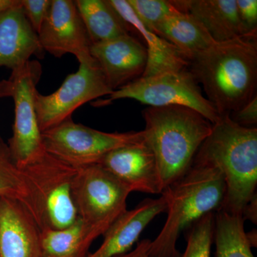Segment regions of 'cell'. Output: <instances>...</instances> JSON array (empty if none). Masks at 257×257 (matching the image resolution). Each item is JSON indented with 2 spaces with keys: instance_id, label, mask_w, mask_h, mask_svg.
<instances>
[{
  "instance_id": "obj_1",
  "label": "cell",
  "mask_w": 257,
  "mask_h": 257,
  "mask_svg": "<svg viewBox=\"0 0 257 257\" xmlns=\"http://www.w3.org/2000/svg\"><path fill=\"white\" fill-rule=\"evenodd\" d=\"M188 69L219 116L239 110L257 96L256 35L215 42L191 57Z\"/></svg>"
},
{
  "instance_id": "obj_2",
  "label": "cell",
  "mask_w": 257,
  "mask_h": 257,
  "mask_svg": "<svg viewBox=\"0 0 257 257\" xmlns=\"http://www.w3.org/2000/svg\"><path fill=\"white\" fill-rule=\"evenodd\" d=\"M193 162L220 171L226 188L221 209L242 216L243 207L256 194L257 128L238 124L230 114L220 116Z\"/></svg>"
},
{
  "instance_id": "obj_3",
  "label": "cell",
  "mask_w": 257,
  "mask_h": 257,
  "mask_svg": "<svg viewBox=\"0 0 257 257\" xmlns=\"http://www.w3.org/2000/svg\"><path fill=\"white\" fill-rule=\"evenodd\" d=\"M143 116L144 140L156 158L164 191L192 167L213 124L198 111L181 105L148 106Z\"/></svg>"
},
{
  "instance_id": "obj_4",
  "label": "cell",
  "mask_w": 257,
  "mask_h": 257,
  "mask_svg": "<svg viewBox=\"0 0 257 257\" xmlns=\"http://www.w3.org/2000/svg\"><path fill=\"white\" fill-rule=\"evenodd\" d=\"M226 184L220 171L212 166L193 162L182 177L164 189L167 217L156 239L151 241L152 257H180L177 241L183 230L209 213L221 210Z\"/></svg>"
},
{
  "instance_id": "obj_5",
  "label": "cell",
  "mask_w": 257,
  "mask_h": 257,
  "mask_svg": "<svg viewBox=\"0 0 257 257\" xmlns=\"http://www.w3.org/2000/svg\"><path fill=\"white\" fill-rule=\"evenodd\" d=\"M78 167L45 152L23 170L28 205L40 231L64 229L78 219L73 186Z\"/></svg>"
},
{
  "instance_id": "obj_6",
  "label": "cell",
  "mask_w": 257,
  "mask_h": 257,
  "mask_svg": "<svg viewBox=\"0 0 257 257\" xmlns=\"http://www.w3.org/2000/svg\"><path fill=\"white\" fill-rule=\"evenodd\" d=\"M42 65L29 60L13 69L10 77L0 82V98H13L15 121L8 146L20 170L45 155L42 133L39 127L35 96L42 76Z\"/></svg>"
},
{
  "instance_id": "obj_7",
  "label": "cell",
  "mask_w": 257,
  "mask_h": 257,
  "mask_svg": "<svg viewBox=\"0 0 257 257\" xmlns=\"http://www.w3.org/2000/svg\"><path fill=\"white\" fill-rule=\"evenodd\" d=\"M79 219L96 239L124 214L131 191L99 164L78 167L73 186Z\"/></svg>"
},
{
  "instance_id": "obj_8",
  "label": "cell",
  "mask_w": 257,
  "mask_h": 257,
  "mask_svg": "<svg viewBox=\"0 0 257 257\" xmlns=\"http://www.w3.org/2000/svg\"><path fill=\"white\" fill-rule=\"evenodd\" d=\"M126 98L153 107L187 106L200 113L212 124L220 119L188 69L140 77L114 91L103 104Z\"/></svg>"
},
{
  "instance_id": "obj_9",
  "label": "cell",
  "mask_w": 257,
  "mask_h": 257,
  "mask_svg": "<svg viewBox=\"0 0 257 257\" xmlns=\"http://www.w3.org/2000/svg\"><path fill=\"white\" fill-rule=\"evenodd\" d=\"M45 151L76 167L95 165L109 152L144 141L143 132L107 133L69 119L42 133Z\"/></svg>"
},
{
  "instance_id": "obj_10",
  "label": "cell",
  "mask_w": 257,
  "mask_h": 257,
  "mask_svg": "<svg viewBox=\"0 0 257 257\" xmlns=\"http://www.w3.org/2000/svg\"><path fill=\"white\" fill-rule=\"evenodd\" d=\"M104 74L96 60L79 63L78 71L67 76L61 87L49 95L38 92L35 96V109L41 133L71 119V115L83 104L96 98L110 95Z\"/></svg>"
},
{
  "instance_id": "obj_11",
  "label": "cell",
  "mask_w": 257,
  "mask_h": 257,
  "mask_svg": "<svg viewBox=\"0 0 257 257\" xmlns=\"http://www.w3.org/2000/svg\"><path fill=\"white\" fill-rule=\"evenodd\" d=\"M37 36L42 50L56 57L69 53L75 56L79 63L93 60L92 42L74 1L52 0Z\"/></svg>"
},
{
  "instance_id": "obj_12",
  "label": "cell",
  "mask_w": 257,
  "mask_h": 257,
  "mask_svg": "<svg viewBox=\"0 0 257 257\" xmlns=\"http://www.w3.org/2000/svg\"><path fill=\"white\" fill-rule=\"evenodd\" d=\"M131 192L162 194V180L156 158L144 141L113 150L99 162Z\"/></svg>"
},
{
  "instance_id": "obj_13",
  "label": "cell",
  "mask_w": 257,
  "mask_h": 257,
  "mask_svg": "<svg viewBox=\"0 0 257 257\" xmlns=\"http://www.w3.org/2000/svg\"><path fill=\"white\" fill-rule=\"evenodd\" d=\"M90 54L113 91L141 77L148 60L146 47L130 34L92 44Z\"/></svg>"
},
{
  "instance_id": "obj_14",
  "label": "cell",
  "mask_w": 257,
  "mask_h": 257,
  "mask_svg": "<svg viewBox=\"0 0 257 257\" xmlns=\"http://www.w3.org/2000/svg\"><path fill=\"white\" fill-rule=\"evenodd\" d=\"M40 233L23 203L0 197V257H42Z\"/></svg>"
},
{
  "instance_id": "obj_15",
  "label": "cell",
  "mask_w": 257,
  "mask_h": 257,
  "mask_svg": "<svg viewBox=\"0 0 257 257\" xmlns=\"http://www.w3.org/2000/svg\"><path fill=\"white\" fill-rule=\"evenodd\" d=\"M167 207L163 195L158 199H145L120 216L103 235L100 247L87 257H116L128 252L147 225L158 214L166 212Z\"/></svg>"
},
{
  "instance_id": "obj_16",
  "label": "cell",
  "mask_w": 257,
  "mask_h": 257,
  "mask_svg": "<svg viewBox=\"0 0 257 257\" xmlns=\"http://www.w3.org/2000/svg\"><path fill=\"white\" fill-rule=\"evenodd\" d=\"M37 34L24 13L22 2L0 14V67L14 69L41 55Z\"/></svg>"
},
{
  "instance_id": "obj_17",
  "label": "cell",
  "mask_w": 257,
  "mask_h": 257,
  "mask_svg": "<svg viewBox=\"0 0 257 257\" xmlns=\"http://www.w3.org/2000/svg\"><path fill=\"white\" fill-rule=\"evenodd\" d=\"M181 13L198 20L211 38L222 42L245 36L236 0H178L172 1Z\"/></svg>"
},
{
  "instance_id": "obj_18",
  "label": "cell",
  "mask_w": 257,
  "mask_h": 257,
  "mask_svg": "<svg viewBox=\"0 0 257 257\" xmlns=\"http://www.w3.org/2000/svg\"><path fill=\"white\" fill-rule=\"evenodd\" d=\"M108 3L128 28L132 27L135 29L147 42L148 60L146 69L142 77H151L170 71L188 69L187 59L172 44L144 25L135 15L127 0H108Z\"/></svg>"
},
{
  "instance_id": "obj_19",
  "label": "cell",
  "mask_w": 257,
  "mask_h": 257,
  "mask_svg": "<svg viewBox=\"0 0 257 257\" xmlns=\"http://www.w3.org/2000/svg\"><path fill=\"white\" fill-rule=\"evenodd\" d=\"M153 32L175 46L189 60L191 57L215 43L203 27L192 15L179 13L161 22Z\"/></svg>"
},
{
  "instance_id": "obj_20",
  "label": "cell",
  "mask_w": 257,
  "mask_h": 257,
  "mask_svg": "<svg viewBox=\"0 0 257 257\" xmlns=\"http://www.w3.org/2000/svg\"><path fill=\"white\" fill-rule=\"evenodd\" d=\"M74 3L92 44L128 34V25L108 0H77Z\"/></svg>"
},
{
  "instance_id": "obj_21",
  "label": "cell",
  "mask_w": 257,
  "mask_h": 257,
  "mask_svg": "<svg viewBox=\"0 0 257 257\" xmlns=\"http://www.w3.org/2000/svg\"><path fill=\"white\" fill-rule=\"evenodd\" d=\"M42 257H87L95 236L82 219L59 230L40 231Z\"/></svg>"
},
{
  "instance_id": "obj_22",
  "label": "cell",
  "mask_w": 257,
  "mask_h": 257,
  "mask_svg": "<svg viewBox=\"0 0 257 257\" xmlns=\"http://www.w3.org/2000/svg\"><path fill=\"white\" fill-rule=\"evenodd\" d=\"M216 257H254L246 237L244 220L222 209L215 213Z\"/></svg>"
},
{
  "instance_id": "obj_23",
  "label": "cell",
  "mask_w": 257,
  "mask_h": 257,
  "mask_svg": "<svg viewBox=\"0 0 257 257\" xmlns=\"http://www.w3.org/2000/svg\"><path fill=\"white\" fill-rule=\"evenodd\" d=\"M0 197L9 198L28 205V192L23 171L18 168L9 146L0 136Z\"/></svg>"
},
{
  "instance_id": "obj_24",
  "label": "cell",
  "mask_w": 257,
  "mask_h": 257,
  "mask_svg": "<svg viewBox=\"0 0 257 257\" xmlns=\"http://www.w3.org/2000/svg\"><path fill=\"white\" fill-rule=\"evenodd\" d=\"M215 213H209L189 226L187 247L180 257H211Z\"/></svg>"
},
{
  "instance_id": "obj_25",
  "label": "cell",
  "mask_w": 257,
  "mask_h": 257,
  "mask_svg": "<svg viewBox=\"0 0 257 257\" xmlns=\"http://www.w3.org/2000/svg\"><path fill=\"white\" fill-rule=\"evenodd\" d=\"M135 15L144 25L153 32L161 22L181 13L172 1L165 0H127Z\"/></svg>"
},
{
  "instance_id": "obj_26",
  "label": "cell",
  "mask_w": 257,
  "mask_h": 257,
  "mask_svg": "<svg viewBox=\"0 0 257 257\" xmlns=\"http://www.w3.org/2000/svg\"><path fill=\"white\" fill-rule=\"evenodd\" d=\"M21 2L25 16L32 28L38 34L48 15L52 0H21Z\"/></svg>"
},
{
  "instance_id": "obj_27",
  "label": "cell",
  "mask_w": 257,
  "mask_h": 257,
  "mask_svg": "<svg viewBox=\"0 0 257 257\" xmlns=\"http://www.w3.org/2000/svg\"><path fill=\"white\" fill-rule=\"evenodd\" d=\"M240 22L245 36L257 34L256 0H236Z\"/></svg>"
},
{
  "instance_id": "obj_28",
  "label": "cell",
  "mask_w": 257,
  "mask_h": 257,
  "mask_svg": "<svg viewBox=\"0 0 257 257\" xmlns=\"http://www.w3.org/2000/svg\"><path fill=\"white\" fill-rule=\"evenodd\" d=\"M230 117L241 126L254 127L257 124V96L239 110L231 113Z\"/></svg>"
},
{
  "instance_id": "obj_29",
  "label": "cell",
  "mask_w": 257,
  "mask_h": 257,
  "mask_svg": "<svg viewBox=\"0 0 257 257\" xmlns=\"http://www.w3.org/2000/svg\"><path fill=\"white\" fill-rule=\"evenodd\" d=\"M151 240L143 239L138 243L135 249L116 257H152L150 254Z\"/></svg>"
},
{
  "instance_id": "obj_30",
  "label": "cell",
  "mask_w": 257,
  "mask_h": 257,
  "mask_svg": "<svg viewBox=\"0 0 257 257\" xmlns=\"http://www.w3.org/2000/svg\"><path fill=\"white\" fill-rule=\"evenodd\" d=\"M242 217L243 220L248 219L253 224H256L257 223V197L256 194L251 199L249 202L243 207L242 211Z\"/></svg>"
},
{
  "instance_id": "obj_31",
  "label": "cell",
  "mask_w": 257,
  "mask_h": 257,
  "mask_svg": "<svg viewBox=\"0 0 257 257\" xmlns=\"http://www.w3.org/2000/svg\"><path fill=\"white\" fill-rule=\"evenodd\" d=\"M21 3V0H0V14L10 9L18 6Z\"/></svg>"
},
{
  "instance_id": "obj_32",
  "label": "cell",
  "mask_w": 257,
  "mask_h": 257,
  "mask_svg": "<svg viewBox=\"0 0 257 257\" xmlns=\"http://www.w3.org/2000/svg\"><path fill=\"white\" fill-rule=\"evenodd\" d=\"M246 237L250 245H251V248L256 247L257 244V232L256 229H253L252 231H249V232H246Z\"/></svg>"
}]
</instances>
